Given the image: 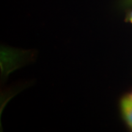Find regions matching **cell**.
Wrapping results in <instances>:
<instances>
[{
	"label": "cell",
	"instance_id": "2",
	"mask_svg": "<svg viewBox=\"0 0 132 132\" xmlns=\"http://www.w3.org/2000/svg\"><path fill=\"white\" fill-rule=\"evenodd\" d=\"M127 21H130V23H132V11H131V12L128 14L127 16Z\"/></svg>",
	"mask_w": 132,
	"mask_h": 132
},
{
	"label": "cell",
	"instance_id": "3",
	"mask_svg": "<svg viewBox=\"0 0 132 132\" xmlns=\"http://www.w3.org/2000/svg\"><path fill=\"white\" fill-rule=\"evenodd\" d=\"M127 97L128 98H129L130 100H132V92H131V93L129 94H128Z\"/></svg>",
	"mask_w": 132,
	"mask_h": 132
},
{
	"label": "cell",
	"instance_id": "4",
	"mask_svg": "<svg viewBox=\"0 0 132 132\" xmlns=\"http://www.w3.org/2000/svg\"><path fill=\"white\" fill-rule=\"evenodd\" d=\"M127 2L129 3H132V0H127Z\"/></svg>",
	"mask_w": 132,
	"mask_h": 132
},
{
	"label": "cell",
	"instance_id": "1",
	"mask_svg": "<svg viewBox=\"0 0 132 132\" xmlns=\"http://www.w3.org/2000/svg\"><path fill=\"white\" fill-rule=\"evenodd\" d=\"M121 109L125 121L132 129V100L125 97L121 101Z\"/></svg>",
	"mask_w": 132,
	"mask_h": 132
}]
</instances>
